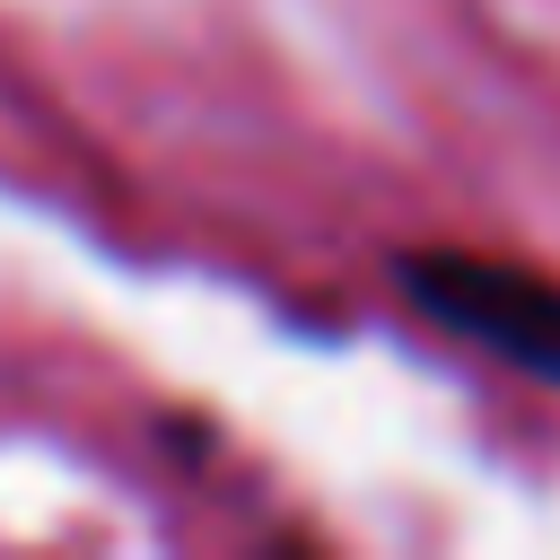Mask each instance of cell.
Returning <instances> with one entry per match:
<instances>
[{
  "mask_svg": "<svg viewBox=\"0 0 560 560\" xmlns=\"http://www.w3.org/2000/svg\"><path fill=\"white\" fill-rule=\"evenodd\" d=\"M394 280L455 341H472V350H490V359L560 385V280H542L525 262H499V254H455V245L402 254Z\"/></svg>",
  "mask_w": 560,
  "mask_h": 560,
  "instance_id": "cell-1",
  "label": "cell"
}]
</instances>
